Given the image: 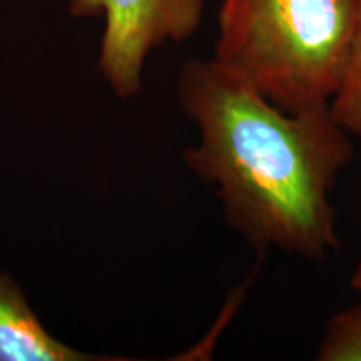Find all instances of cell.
<instances>
[{"label":"cell","mask_w":361,"mask_h":361,"mask_svg":"<svg viewBox=\"0 0 361 361\" xmlns=\"http://www.w3.org/2000/svg\"><path fill=\"white\" fill-rule=\"evenodd\" d=\"M200 130L186 166L216 188L228 226L258 250L324 261L340 250L331 194L355 157L328 106L288 112L216 59H192L178 80Z\"/></svg>","instance_id":"obj_1"},{"label":"cell","mask_w":361,"mask_h":361,"mask_svg":"<svg viewBox=\"0 0 361 361\" xmlns=\"http://www.w3.org/2000/svg\"><path fill=\"white\" fill-rule=\"evenodd\" d=\"M356 19L358 0H221L214 59L284 111L328 106Z\"/></svg>","instance_id":"obj_2"},{"label":"cell","mask_w":361,"mask_h":361,"mask_svg":"<svg viewBox=\"0 0 361 361\" xmlns=\"http://www.w3.org/2000/svg\"><path fill=\"white\" fill-rule=\"evenodd\" d=\"M69 13L104 19L99 69L116 96L130 99L151 52L200 29L204 0H69Z\"/></svg>","instance_id":"obj_3"},{"label":"cell","mask_w":361,"mask_h":361,"mask_svg":"<svg viewBox=\"0 0 361 361\" xmlns=\"http://www.w3.org/2000/svg\"><path fill=\"white\" fill-rule=\"evenodd\" d=\"M117 360L71 348L47 331L8 274H0V361Z\"/></svg>","instance_id":"obj_4"},{"label":"cell","mask_w":361,"mask_h":361,"mask_svg":"<svg viewBox=\"0 0 361 361\" xmlns=\"http://www.w3.org/2000/svg\"><path fill=\"white\" fill-rule=\"evenodd\" d=\"M329 111L351 137L361 141V0L348 62L335 96L329 101Z\"/></svg>","instance_id":"obj_5"},{"label":"cell","mask_w":361,"mask_h":361,"mask_svg":"<svg viewBox=\"0 0 361 361\" xmlns=\"http://www.w3.org/2000/svg\"><path fill=\"white\" fill-rule=\"evenodd\" d=\"M318 361H361V303L329 319L316 351Z\"/></svg>","instance_id":"obj_6"},{"label":"cell","mask_w":361,"mask_h":361,"mask_svg":"<svg viewBox=\"0 0 361 361\" xmlns=\"http://www.w3.org/2000/svg\"><path fill=\"white\" fill-rule=\"evenodd\" d=\"M350 286H351V290H353L361 300V258L358 259V263H356V268L353 269V274H351Z\"/></svg>","instance_id":"obj_7"}]
</instances>
